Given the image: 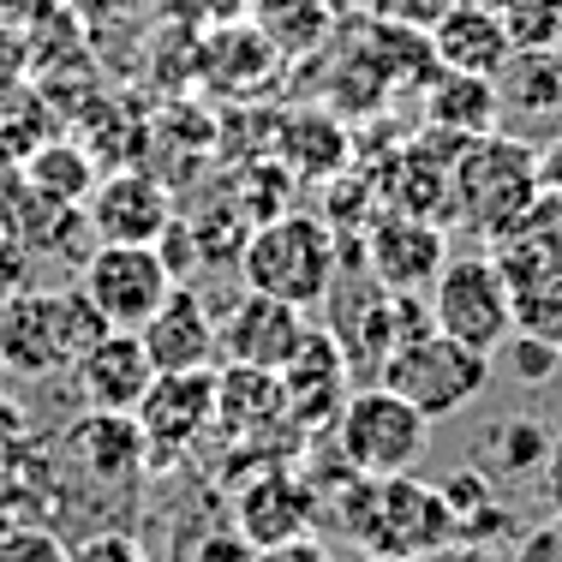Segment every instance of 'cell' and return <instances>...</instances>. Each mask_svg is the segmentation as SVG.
I'll return each mask as SVG.
<instances>
[{
	"instance_id": "obj_17",
	"label": "cell",
	"mask_w": 562,
	"mask_h": 562,
	"mask_svg": "<svg viewBox=\"0 0 562 562\" xmlns=\"http://www.w3.org/2000/svg\"><path fill=\"white\" fill-rule=\"evenodd\" d=\"M425 36H431L437 66H449V72L497 78V72H503V60L515 55L503 12H497V7H485V0H449V7L437 12V24H431Z\"/></svg>"
},
{
	"instance_id": "obj_10",
	"label": "cell",
	"mask_w": 562,
	"mask_h": 562,
	"mask_svg": "<svg viewBox=\"0 0 562 562\" xmlns=\"http://www.w3.org/2000/svg\"><path fill=\"white\" fill-rule=\"evenodd\" d=\"M305 312L288 300H270V293L246 288L234 305L216 317V347L227 366H258V371H281L288 353L305 341Z\"/></svg>"
},
{
	"instance_id": "obj_31",
	"label": "cell",
	"mask_w": 562,
	"mask_h": 562,
	"mask_svg": "<svg viewBox=\"0 0 562 562\" xmlns=\"http://www.w3.org/2000/svg\"><path fill=\"white\" fill-rule=\"evenodd\" d=\"M324 7H359V0H324Z\"/></svg>"
},
{
	"instance_id": "obj_15",
	"label": "cell",
	"mask_w": 562,
	"mask_h": 562,
	"mask_svg": "<svg viewBox=\"0 0 562 562\" xmlns=\"http://www.w3.org/2000/svg\"><path fill=\"white\" fill-rule=\"evenodd\" d=\"M138 341L156 371H204L222 359L216 317H210L204 293H192V288H168V300L138 324Z\"/></svg>"
},
{
	"instance_id": "obj_29",
	"label": "cell",
	"mask_w": 562,
	"mask_h": 562,
	"mask_svg": "<svg viewBox=\"0 0 562 562\" xmlns=\"http://www.w3.org/2000/svg\"><path fill=\"white\" fill-rule=\"evenodd\" d=\"M539 192H557L562 198V132L539 150Z\"/></svg>"
},
{
	"instance_id": "obj_32",
	"label": "cell",
	"mask_w": 562,
	"mask_h": 562,
	"mask_svg": "<svg viewBox=\"0 0 562 562\" xmlns=\"http://www.w3.org/2000/svg\"><path fill=\"white\" fill-rule=\"evenodd\" d=\"M557 55H562V31H557Z\"/></svg>"
},
{
	"instance_id": "obj_20",
	"label": "cell",
	"mask_w": 562,
	"mask_h": 562,
	"mask_svg": "<svg viewBox=\"0 0 562 562\" xmlns=\"http://www.w3.org/2000/svg\"><path fill=\"white\" fill-rule=\"evenodd\" d=\"M437 491H443V503H449L454 539L485 544L491 532H515V515H508V503L497 497V491H491V473H479V467H461V473H449Z\"/></svg>"
},
{
	"instance_id": "obj_13",
	"label": "cell",
	"mask_w": 562,
	"mask_h": 562,
	"mask_svg": "<svg viewBox=\"0 0 562 562\" xmlns=\"http://www.w3.org/2000/svg\"><path fill=\"white\" fill-rule=\"evenodd\" d=\"M85 227L97 239H126V246H162L173 227V198L156 173H109L85 198Z\"/></svg>"
},
{
	"instance_id": "obj_7",
	"label": "cell",
	"mask_w": 562,
	"mask_h": 562,
	"mask_svg": "<svg viewBox=\"0 0 562 562\" xmlns=\"http://www.w3.org/2000/svg\"><path fill=\"white\" fill-rule=\"evenodd\" d=\"M431 329L479 347V353H503L515 336V300H508L503 263L491 251H467V258H443L431 276Z\"/></svg>"
},
{
	"instance_id": "obj_3",
	"label": "cell",
	"mask_w": 562,
	"mask_h": 562,
	"mask_svg": "<svg viewBox=\"0 0 562 562\" xmlns=\"http://www.w3.org/2000/svg\"><path fill=\"white\" fill-rule=\"evenodd\" d=\"M97 305L72 288H19L12 300H0V366H12L19 378H66L72 359L102 336Z\"/></svg>"
},
{
	"instance_id": "obj_14",
	"label": "cell",
	"mask_w": 562,
	"mask_h": 562,
	"mask_svg": "<svg viewBox=\"0 0 562 562\" xmlns=\"http://www.w3.org/2000/svg\"><path fill=\"white\" fill-rule=\"evenodd\" d=\"M66 378H72V390H78L85 407L132 413V407H138V395L150 390L156 366H150V353H144L138 329H102V336L72 359Z\"/></svg>"
},
{
	"instance_id": "obj_30",
	"label": "cell",
	"mask_w": 562,
	"mask_h": 562,
	"mask_svg": "<svg viewBox=\"0 0 562 562\" xmlns=\"http://www.w3.org/2000/svg\"><path fill=\"white\" fill-rule=\"evenodd\" d=\"M366 562H419V557H383V551H366Z\"/></svg>"
},
{
	"instance_id": "obj_9",
	"label": "cell",
	"mask_w": 562,
	"mask_h": 562,
	"mask_svg": "<svg viewBox=\"0 0 562 562\" xmlns=\"http://www.w3.org/2000/svg\"><path fill=\"white\" fill-rule=\"evenodd\" d=\"M144 431V449H150L156 467H173L186 461V449L216 425V366L204 371H156L150 390L138 395L132 407Z\"/></svg>"
},
{
	"instance_id": "obj_4",
	"label": "cell",
	"mask_w": 562,
	"mask_h": 562,
	"mask_svg": "<svg viewBox=\"0 0 562 562\" xmlns=\"http://www.w3.org/2000/svg\"><path fill=\"white\" fill-rule=\"evenodd\" d=\"M239 276H246V288L312 312V305L329 300V288L341 276V239L329 222L281 210V216L258 222V234L239 246Z\"/></svg>"
},
{
	"instance_id": "obj_27",
	"label": "cell",
	"mask_w": 562,
	"mask_h": 562,
	"mask_svg": "<svg viewBox=\"0 0 562 562\" xmlns=\"http://www.w3.org/2000/svg\"><path fill=\"white\" fill-rule=\"evenodd\" d=\"M251 562H329V557H324V544H317L312 532H300V539H281V544L251 551Z\"/></svg>"
},
{
	"instance_id": "obj_33",
	"label": "cell",
	"mask_w": 562,
	"mask_h": 562,
	"mask_svg": "<svg viewBox=\"0 0 562 562\" xmlns=\"http://www.w3.org/2000/svg\"><path fill=\"white\" fill-rule=\"evenodd\" d=\"M551 7H562V0H551Z\"/></svg>"
},
{
	"instance_id": "obj_6",
	"label": "cell",
	"mask_w": 562,
	"mask_h": 562,
	"mask_svg": "<svg viewBox=\"0 0 562 562\" xmlns=\"http://www.w3.org/2000/svg\"><path fill=\"white\" fill-rule=\"evenodd\" d=\"M425 437H431V419H425L407 395H395L390 383L353 390L336 413V449H341V461L366 479L413 473V461L425 454Z\"/></svg>"
},
{
	"instance_id": "obj_5",
	"label": "cell",
	"mask_w": 562,
	"mask_h": 562,
	"mask_svg": "<svg viewBox=\"0 0 562 562\" xmlns=\"http://www.w3.org/2000/svg\"><path fill=\"white\" fill-rule=\"evenodd\" d=\"M378 383H390L395 395H407L425 419H454L461 407H473L491 390V353L443 336V329H419L413 341H401L383 359Z\"/></svg>"
},
{
	"instance_id": "obj_23",
	"label": "cell",
	"mask_w": 562,
	"mask_h": 562,
	"mask_svg": "<svg viewBox=\"0 0 562 562\" xmlns=\"http://www.w3.org/2000/svg\"><path fill=\"white\" fill-rule=\"evenodd\" d=\"M544 454H551V437L539 431V419H503L491 431V461L503 473H539Z\"/></svg>"
},
{
	"instance_id": "obj_11",
	"label": "cell",
	"mask_w": 562,
	"mask_h": 562,
	"mask_svg": "<svg viewBox=\"0 0 562 562\" xmlns=\"http://www.w3.org/2000/svg\"><path fill=\"white\" fill-rule=\"evenodd\" d=\"M353 366H347L341 341L329 336V329H305V341L288 353V366L276 371L281 383V401H288L293 425L300 431H324V425H336L341 401L353 395Z\"/></svg>"
},
{
	"instance_id": "obj_28",
	"label": "cell",
	"mask_w": 562,
	"mask_h": 562,
	"mask_svg": "<svg viewBox=\"0 0 562 562\" xmlns=\"http://www.w3.org/2000/svg\"><path fill=\"white\" fill-rule=\"evenodd\" d=\"M539 491H544L551 520H562V437L551 443V454H544V467H539Z\"/></svg>"
},
{
	"instance_id": "obj_12",
	"label": "cell",
	"mask_w": 562,
	"mask_h": 562,
	"mask_svg": "<svg viewBox=\"0 0 562 562\" xmlns=\"http://www.w3.org/2000/svg\"><path fill=\"white\" fill-rule=\"evenodd\" d=\"M443 258H449V239L437 216L395 210V216L371 222L366 234V270L378 288H395V293H425L431 276L443 270Z\"/></svg>"
},
{
	"instance_id": "obj_25",
	"label": "cell",
	"mask_w": 562,
	"mask_h": 562,
	"mask_svg": "<svg viewBox=\"0 0 562 562\" xmlns=\"http://www.w3.org/2000/svg\"><path fill=\"white\" fill-rule=\"evenodd\" d=\"M66 562H144V544L132 532H97V539H85Z\"/></svg>"
},
{
	"instance_id": "obj_8",
	"label": "cell",
	"mask_w": 562,
	"mask_h": 562,
	"mask_svg": "<svg viewBox=\"0 0 562 562\" xmlns=\"http://www.w3.org/2000/svg\"><path fill=\"white\" fill-rule=\"evenodd\" d=\"M173 288V263L162 246H126V239H97L78 258V293L97 305L109 329H138Z\"/></svg>"
},
{
	"instance_id": "obj_21",
	"label": "cell",
	"mask_w": 562,
	"mask_h": 562,
	"mask_svg": "<svg viewBox=\"0 0 562 562\" xmlns=\"http://www.w3.org/2000/svg\"><path fill=\"white\" fill-rule=\"evenodd\" d=\"M497 97L515 109H562V55L557 48H515L497 72Z\"/></svg>"
},
{
	"instance_id": "obj_16",
	"label": "cell",
	"mask_w": 562,
	"mask_h": 562,
	"mask_svg": "<svg viewBox=\"0 0 562 562\" xmlns=\"http://www.w3.org/2000/svg\"><path fill=\"white\" fill-rule=\"evenodd\" d=\"M66 454H72L78 473H90V485H132L150 467L138 419L132 413H102V407H85L66 425Z\"/></svg>"
},
{
	"instance_id": "obj_19",
	"label": "cell",
	"mask_w": 562,
	"mask_h": 562,
	"mask_svg": "<svg viewBox=\"0 0 562 562\" xmlns=\"http://www.w3.org/2000/svg\"><path fill=\"white\" fill-rule=\"evenodd\" d=\"M497 114H503L497 78L449 72V66H437L425 78V126L449 132V138H479V132H497Z\"/></svg>"
},
{
	"instance_id": "obj_26",
	"label": "cell",
	"mask_w": 562,
	"mask_h": 562,
	"mask_svg": "<svg viewBox=\"0 0 562 562\" xmlns=\"http://www.w3.org/2000/svg\"><path fill=\"white\" fill-rule=\"evenodd\" d=\"M378 7V19H395V24H413V31H431L437 12L449 7V0H371Z\"/></svg>"
},
{
	"instance_id": "obj_2",
	"label": "cell",
	"mask_w": 562,
	"mask_h": 562,
	"mask_svg": "<svg viewBox=\"0 0 562 562\" xmlns=\"http://www.w3.org/2000/svg\"><path fill=\"white\" fill-rule=\"evenodd\" d=\"M341 532L383 557H437L454 539L443 491L419 485L413 473H390V479L353 473L341 497Z\"/></svg>"
},
{
	"instance_id": "obj_24",
	"label": "cell",
	"mask_w": 562,
	"mask_h": 562,
	"mask_svg": "<svg viewBox=\"0 0 562 562\" xmlns=\"http://www.w3.org/2000/svg\"><path fill=\"white\" fill-rule=\"evenodd\" d=\"M503 347H508V366H515L520 383H551L557 366H562V341L527 336V329H515V336H508Z\"/></svg>"
},
{
	"instance_id": "obj_22",
	"label": "cell",
	"mask_w": 562,
	"mask_h": 562,
	"mask_svg": "<svg viewBox=\"0 0 562 562\" xmlns=\"http://www.w3.org/2000/svg\"><path fill=\"white\" fill-rule=\"evenodd\" d=\"M24 168H31V192L43 204H72L85 210L90 186H97V162L72 144H48V150H24Z\"/></svg>"
},
{
	"instance_id": "obj_18",
	"label": "cell",
	"mask_w": 562,
	"mask_h": 562,
	"mask_svg": "<svg viewBox=\"0 0 562 562\" xmlns=\"http://www.w3.org/2000/svg\"><path fill=\"white\" fill-rule=\"evenodd\" d=\"M234 508H239V539H246L251 551H263V544H281V539L312 532L317 491L305 485L300 473H288V467H270L263 479H251V485L239 491Z\"/></svg>"
},
{
	"instance_id": "obj_34",
	"label": "cell",
	"mask_w": 562,
	"mask_h": 562,
	"mask_svg": "<svg viewBox=\"0 0 562 562\" xmlns=\"http://www.w3.org/2000/svg\"><path fill=\"white\" fill-rule=\"evenodd\" d=\"M557 120H562V109H557Z\"/></svg>"
},
{
	"instance_id": "obj_1",
	"label": "cell",
	"mask_w": 562,
	"mask_h": 562,
	"mask_svg": "<svg viewBox=\"0 0 562 562\" xmlns=\"http://www.w3.org/2000/svg\"><path fill=\"white\" fill-rule=\"evenodd\" d=\"M449 210L485 239L515 234L539 210V150L508 132H479L449 162Z\"/></svg>"
}]
</instances>
